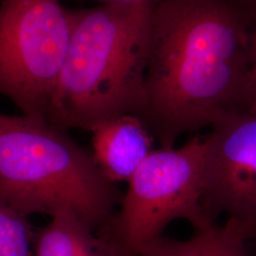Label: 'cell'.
<instances>
[{"instance_id":"obj_1","label":"cell","mask_w":256,"mask_h":256,"mask_svg":"<svg viewBox=\"0 0 256 256\" xmlns=\"http://www.w3.org/2000/svg\"><path fill=\"white\" fill-rule=\"evenodd\" d=\"M248 14L232 0H158L140 119L160 147L248 111Z\"/></svg>"},{"instance_id":"obj_2","label":"cell","mask_w":256,"mask_h":256,"mask_svg":"<svg viewBox=\"0 0 256 256\" xmlns=\"http://www.w3.org/2000/svg\"><path fill=\"white\" fill-rule=\"evenodd\" d=\"M156 1L70 10L72 36L46 111L50 124L90 131L112 118L142 116Z\"/></svg>"},{"instance_id":"obj_3","label":"cell","mask_w":256,"mask_h":256,"mask_svg":"<svg viewBox=\"0 0 256 256\" xmlns=\"http://www.w3.org/2000/svg\"><path fill=\"white\" fill-rule=\"evenodd\" d=\"M0 198L26 216L70 208L97 232L120 194L64 130L44 118L0 113Z\"/></svg>"},{"instance_id":"obj_4","label":"cell","mask_w":256,"mask_h":256,"mask_svg":"<svg viewBox=\"0 0 256 256\" xmlns=\"http://www.w3.org/2000/svg\"><path fill=\"white\" fill-rule=\"evenodd\" d=\"M205 140L153 150L128 180L120 207L96 232L115 256H140L174 220L194 230L212 222L203 207Z\"/></svg>"},{"instance_id":"obj_5","label":"cell","mask_w":256,"mask_h":256,"mask_svg":"<svg viewBox=\"0 0 256 256\" xmlns=\"http://www.w3.org/2000/svg\"><path fill=\"white\" fill-rule=\"evenodd\" d=\"M70 36L61 0H1L0 95L24 115L46 119Z\"/></svg>"},{"instance_id":"obj_6","label":"cell","mask_w":256,"mask_h":256,"mask_svg":"<svg viewBox=\"0 0 256 256\" xmlns=\"http://www.w3.org/2000/svg\"><path fill=\"white\" fill-rule=\"evenodd\" d=\"M205 138L203 207L210 220L228 216L256 239V114L238 111L212 124Z\"/></svg>"},{"instance_id":"obj_7","label":"cell","mask_w":256,"mask_h":256,"mask_svg":"<svg viewBox=\"0 0 256 256\" xmlns=\"http://www.w3.org/2000/svg\"><path fill=\"white\" fill-rule=\"evenodd\" d=\"M90 132L94 162L111 182H128L154 150L155 138L136 115L104 120Z\"/></svg>"},{"instance_id":"obj_8","label":"cell","mask_w":256,"mask_h":256,"mask_svg":"<svg viewBox=\"0 0 256 256\" xmlns=\"http://www.w3.org/2000/svg\"><path fill=\"white\" fill-rule=\"evenodd\" d=\"M36 256H115L108 243L74 210L61 208L32 238Z\"/></svg>"},{"instance_id":"obj_9","label":"cell","mask_w":256,"mask_h":256,"mask_svg":"<svg viewBox=\"0 0 256 256\" xmlns=\"http://www.w3.org/2000/svg\"><path fill=\"white\" fill-rule=\"evenodd\" d=\"M250 240L230 221L212 222L196 229L191 238L176 240L160 236L140 256H252Z\"/></svg>"},{"instance_id":"obj_10","label":"cell","mask_w":256,"mask_h":256,"mask_svg":"<svg viewBox=\"0 0 256 256\" xmlns=\"http://www.w3.org/2000/svg\"><path fill=\"white\" fill-rule=\"evenodd\" d=\"M32 238L27 216L0 198V256H28Z\"/></svg>"},{"instance_id":"obj_11","label":"cell","mask_w":256,"mask_h":256,"mask_svg":"<svg viewBox=\"0 0 256 256\" xmlns=\"http://www.w3.org/2000/svg\"><path fill=\"white\" fill-rule=\"evenodd\" d=\"M248 14L250 44V100L248 111L256 114V8H246Z\"/></svg>"},{"instance_id":"obj_12","label":"cell","mask_w":256,"mask_h":256,"mask_svg":"<svg viewBox=\"0 0 256 256\" xmlns=\"http://www.w3.org/2000/svg\"><path fill=\"white\" fill-rule=\"evenodd\" d=\"M76 1H92L98 3V5L114 6V7H129L146 4L155 0H76Z\"/></svg>"},{"instance_id":"obj_13","label":"cell","mask_w":256,"mask_h":256,"mask_svg":"<svg viewBox=\"0 0 256 256\" xmlns=\"http://www.w3.org/2000/svg\"><path fill=\"white\" fill-rule=\"evenodd\" d=\"M243 8H256V0H232Z\"/></svg>"}]
</instances>
